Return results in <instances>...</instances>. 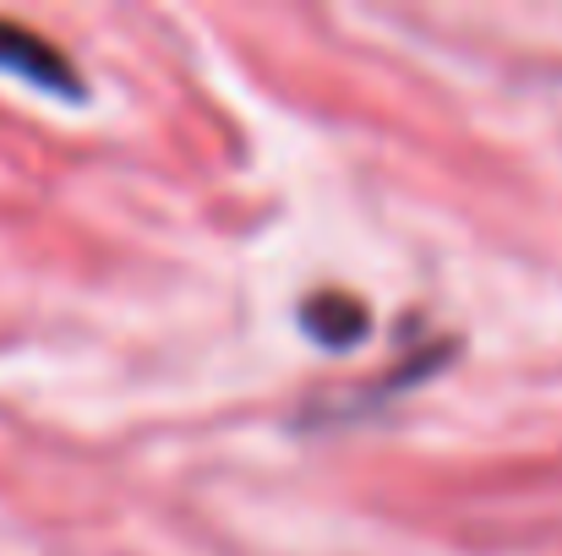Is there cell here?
<instances>
[{"mask_svg":"<svg viewBox=\"0 0 562 556\" xmlns=\"http://www.w3.org/2000/svg\"><path fill=\"white\" fill-rule=\"evenodd\" d=\"M453 355H459V344H453V339H426V344H415L398 366H387L382 376L361 382V387H350V393H339V398L312 404V409L301 415V425L312 431V425H350V420H367V415H376V409H387L393 398H404V393L426 387L437 371L453 366Z\"/></svg>","mask_w":562,"mask_h":556,"instance_id":"cell-1","label":"cell"},{"mask_svg":"<svg viewBox=\"0 0 562 556\" xmlns=\"http://www.w3.org/2000/svg\"><path fill=\"white\" fill-rule=\"evenodd\" d=\"M0 71L27 82V88H38V93H49V99H82L88 93L82 71L49 38H38L33 27H22L11 16H0Z\"/></svg>","mask_w":562,"mask_h":556,"instance_id":"cell-2","label":"cell"},{"mask_svg":"<svg viewBox=\"0 0 562 556\" xmlns=\"http://www.w3.org/2000/svg\"><path fill=\"white\" fill-rule=\"evenodd\" d=\"M301 333L323 350H356L372 333V311H367V300H356L345 290H317L301 306Z\"/></svg>","mask_w":562,"mask_h":556,"instance_id":"cell-3","label":"cell"}]
</instances>
